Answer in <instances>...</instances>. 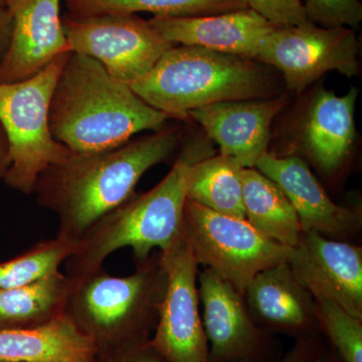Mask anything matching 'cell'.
I'll list each match as a JSON object with an SVG mask.
<instances>
[{
    "mask_svg": "<svg viewBox=\"0 0 362 362\" xmlns=\"http://www.w3.org/2000/svg\"><path fill=\"white\" fill-rule=\"evenodd\" d=\"M71 16L150 13L154 16L194 18L247 8V0H66Z\"/></svg>",
    "mask_w": 362,
    "mask_h": 362,
    "instance_id": "603a6c76",
    "label": "cell"
},
{
    "mask_svg": "<svg viewBox=\"0 0 362 362\" xmlns=\"http://www.w3.org/2000/svg\"><path fill=\"white\" fill-rule=\"evenodd\" d=\"M54 139L76 153L114 148L143 131L160 130L169 117L96 59L71 52L49 104Z\"/></svg>",
    "mask_w": 362,
    "mask_h": 362,
    "instance_id": "7a4b0ae2",
    "label": "cell"
},
{
    "mask_svg": "<svg viewBox=\"0 0 362 362\" xmlns=\"http://www.w3.org/2000/svg\"><path fill=\"white\" fill-rule=\"evenodd\" d=\"M255 168L283 190L296 211L303 233L343 238L358 228V214L335 204L300 157H278L266 152Z\"/></svg>",
    "mask_w": 362,
    "mask_h": 362,
    "instance_id": "9a60e30c",
    "label": "cell"
},
{
    "mask_svg": "<svg viewBox=\"0 0 362 362\" xmlns=\"http://www.w3.org/2000/svg\"><path fill=\"white\" fill-rule=\"evenodd\" d=\"M247 7L279 28L308 21L302 0H247Z\"/></svg>",
    "mask_w": 362,
    "mask_h": 362,
    "instance_id": "4316f807",
    "label": "cell"
},
{
    "mask_svg": "<svg viewBox=\"0 0 362 362\" xmlns=\"http://www.w3.org/2000/svg\"><path fill=\"white\" fill-rule=\"evenodd\" d=\"M285 106L283 97L226 101L194 109L188 117L202 126L221 154L252 168L268 152L271 124Z\"/></svg>",
    "mask_w": 362,
    "mask_h": 362,
    "instance_id": "5bb4252c",
    "label": "cell"
},
{
    "mask_svg": "<svg viewBox=\"0 0 362 362\" xmlns=\"http://www.w3.org/2000/svg\"><path fill=\"white\" fill-rule=\"evenodd\" d=\"M313 297H325L362 319V250L317 233H303L288 259Z\"/></svg>",
    "mask_w": 362,
    "mask_h": 362,
    "instance_id": "7c38bea8",
    "label": "cell"
},
{
    "mask_svg": "<svg viewBox=\"0 0 362 362\" xmlns=\"http://www.w3.org/2000/svg\"><path fill=\"white\" fill-rule=\"evenodd\" d=\"M77 242L58 237L42 240L16 258L0 263V289L21 287L59 271Z\"/></svg>",
    "mask_w": 362,
    "mask_h": 362,
    "instance_id": "cb8c5ba5",
    "label": "cell"
},
{
    "mask_svg": "<svg viewBox=\"0 0 362 362\" xmlns=\"http://www.w3.org/2000/svg\"><path fill=\"white\" fill-rule=\"evenodd\" d=\"M243 296L255 322L264 330L296 340L316 334L315 300L300 284L288 262L257 274Z\"/></svg>",
    "mask_w": 362,
    "mask_h": 362,
    "instance_id": "e0dca14e",
    "label": "cell"
},
{
    "mask_svg": "<svg viewBox=\"0 0 362 362\" xmlns=\"http://www.w3.org/2000/svg\"><path fill=\"white\" fill-rule=\"evenodd\" d=\"M318 328L342 362H362V319L352 316L325 297H313Z\"/></svg>",
    "mask_w": 362,
    "mask_h": 362,
    "instance_id": "d4e9b609",
    "label": "cell"
},
{
    "mask_svg": "<svg viewBox=\"0 0 362 362\" xmlns=\"http://www.w3.org/2000/svg\"><path fill=\"white\" fill-rule=\"evenodd\" d=\"M211 156V143L204 139L190 142L156 187L145 194H133L98 218L81 235L64 263L66 277H82L100 270L111 254L123 247H130L134 261L141 262L154 249L162 251L170 246L182 230L190 170Z\"/></svg>",
    "mask_w": 362,
    "mask_h": 362,
    "instance_id": "3957f363",
    "label": "cell"
},
{
    "mask_svg": "<svg viewBox=\"0 0 362 362\" xmlns=\"http://www.w3.org/2000/svg\"><path fill=\"white\" fill-rule=\"evenodd\" d=\"M244 166L233 157L211 156L195 163L187 181V201L233 218H245Z\"/></svg>",
    "mask_w": 362,
    "mask_h": 362,
    "instance_id": "7402d4cb",
    "label": "cell"
},
{
    "mask_svg": "<svg viewBox=\"0 0 362 362\" xmlns=\"http://www.w3.org/2000/svg\"><path fill=\"white\" fill-rule=\"evenodd\" d=\"M177 129L157 130L114 148L76 153L40 173L33 194L59 218L57 235L77 242L90 225L135 194L150 168L168 160Z\"/></svg>",
    "mask_w": 362,
    "mask_h": 362,
    "instance_id": "6da1fadb",
    "label": "cell"
},
{
    "mask_svg": "<svg viewBox=\"0 0 362 362\" xmlns=\"http://www.w3.org/2000/svg\"><path fill=\"white\" fill-rule=\"evenodd\" d=\"M310 362H342L340 361L339 358H338L337 354H326V352H324V350L322 349V351L320 352V354H317L315 357H314L313 359Z\"/></svg>",
    "mask_w": 362,
    "mask_h": 362,
    "instance_id": "1f68e13d",
    "label": "cell"
},
{
    "mask_svg": "<svg viewBox=\"0 0 362 362\" xmlns=\"http://www.w3.org/2000/svg\"><path fill=\"white\" fill-rule=\"evenodd\" d=\"M63 25L71 52L96 59L112 77L129 86L175 45L135 13L69 14Z\"/></svg>",
    "mask_w": 362,
    "mask_h": 362,
    "instance_id": "ba28073f",
    "label": "cell"
},
{
    "mask_svg": "<svg viewBox=\"0 0 362 362\" xmlns=\"http://www.w3.org/2000/svg\"><path fill=\"white\" fill-rule=\"evenodd\" d=\"M166 287L150 346L166 362H209L199 313V264L182 233L159 251Z\"/></svg>",
    "mask_w": 362,
    "mask_h": 362,
    "instance_id": "30bf717a",
    "label": "cell"
},
{
    "mask_svg": "<svg viewBox=\"0 0 362 362\" xmlns=\"http://www.w3.org/2000/svg\"><path fill=\"white\" fill-rule=\"evenodd\" d=\"M71 52L59 54L37 75L0 84V123L9 147L11 165L4 182L23 194H32L42 171L71 156L49 128V104L54 86Z\"/></svg>",
    "mask_w": 362,
    "mask_h": 362,
    "instance_id": "8992f818",
    "label": "cell"
},
{
    "mask_svg": "<svg viewBox=\"0 0 362 362\" xmlns=\"http://www.w3.org/2000/svg\"><path fill=\"white\" fill-rule=\"evenodd\" d=\"M181 233L197 264L242 295L259 272L288 262L292 249L264 237L246 218L223 216L190 201Z\"/></svg>",
    "mask_w": 362,
    "mask_h": 362,
    "instance_id": "52a82bcc",
    "label": "cell"
},
{
    "mask_svg": "<svg viewBox=\"0 0 362 362\" xmlns=\"http://www.w3.org/2000/svg\"><path fill=\"white\" fill-rule=\"evenodd\" d=\"M245 218L264 237L286 247L296 246L303 235L294 207L283 190L258 169L243 171Z\"/></svg>",
    "mask_w": 362,
    "mask_h": 362,
    "instance_id": "ffe728a7",
    "label": "cell"
},
{
    "mask_svg": "<svg viewBox=\"0 0 362 362\" xmlns=\"http://www.w3.org/2000/svg\"><path fill=\"white\" fill-rule=\"evenodd\" d=\"M307 20L322 28L356 30L362 21L359 0H305Z\"/></svg>",
    "mask_w": 362,
    "mask_h": 362,
    "instance_id": "484cf974",
    "label": "cell"
},
{
    "mask_svg": "<svg viewBox=\"0 0 362 362\" xmlns=\"http://www.w3.org/2000/svg\"><path fill=\"white\" fill-rule=\"evenodd\" d=\"M358 40L351 28H322L307 21L267 35L255 61L277 69L288 89L301 93L328 71L346 77L358 75Z\"/></svg>",
    "mask_w": 362,
    "mask_h": 362,
    "instance_id": "9c48e42d",
    "label": "cell"
},
{
    "mask_svg": "<svg viewBox=\"0 0 362 362\" xmlns=\"http://www.w3.org/2000/svg\"><path fill=\"white\" fill-rule=\"evenodd\" d=\"M11 33V21L7 11L6 0H0V63L8 47Z\"/></svg>",
    "mask_w": 362,
    "mask_h": 362,
    "instance_id": "f546056e",
    "label": "cell"
},
{
    "mask_svg": "<svg viewBox=\"0 0 362 362\" xmlns=\"http://www.w3.org/2000/svg\"><path fill=\"white\" fill-rule=\"evenodd\" d=\"M322 349L316 334L300 338L278 362H310Z\"/></svg>",
    "mask_w": 362,
    "mask_h": 362,
    "instance_id": "f1b7e54d",
    "label": "cell"
},
{
    "mask_svg": "<svg viewBox=\"0 0 362 362\" xmlns=\"http://www.w3.org/2000/svg\"><path fill=\"white\" fill-rule=\"evenodd\" d=\"M11 165V147L4 126L0 123V180H4Z\"/></svg>",
    "mask_w": 362,
    "mask_h": 362,
    "instance_id": "4dcf8cb0",
    "label": "cell"
},
{
    "mask_svg": "<svg viewBox=\"0 0 362 362\" xmlns=\"http://www.w3.org/2000/svg\"><path fill=\"white\" fill-rule=\"evenodd\" d=\"M209 362H269L270 332L259 327L242 294L209 269L199 273Z\"/></svg>",
    "mask_w": 362,
    "mask_h": 362,
    "instance_id": "8fae6325",
    "label": "cell"
},
{
    "mask_svg": "<svg viewBox=\"0 0 362 362\" xmlns=\"http://www.w3.org/2000/svg\"><path fill=\"white\" fill-rule=\"evenodd\" d=\"M68 287V277L59 270L30 284L0 289V328L33 327L63 315Z\"/></svg>",
    "mask_w": 362,
    "mask_h": 362,
    "instance_id": "44dd1931",
    "label": "cell"
},
{
    "mask_svg": "<svg viewBox=\"0 0 362 362\" xmlns=\"http://www.w3.org/2000/svg\"><path fill=\"white\" fill-rule=\"evenodd\" d=\"M98 349L63 315L28 328H0V362H95Z\"/></svg>",
    "mask_w": 362,
    "mask_h": 362,
    "instance_id": "d6986e66",
    "label": "cell"
},
{
    "mask_svg": "<svg viewBox=\"0 0 362 362\" xmlns=\"http://www.w3.org/2000/svg\"><path fill=\"white\" fill-rule=\"evenodd\" d=\"M150 25L175 45L255 59L262 40L277 30L251 8L194 18L153 16Z\"/></svg>",
    "mask_w": 362,
    "mask_h": 362,
    "instance_id": "2e32d148",
    "label": "cell"
},
{
    "mask_svg": "<svg viewBox=\"0 0 362 362\" xmlns=\"http://www.w3.org/2000/svg\"><path fill=\"white\" fill-rule=\"evenodd\" d=\"M272 83L268 71L255 59L175 45L130 87L169 119L182 120L207 105L269 99Z\"/></svg>",
    "mask_w": 362,
    "mask_h": 362,
    "instance_id": "5b68a950",
    "label": "cell"
},
{
    "mask_svg": "<svg viewBox=\"0 0 362 362\" xmlns=\"http://www.w3.org/2000/svg\"><path fill=\"white\" fill-rule=\"evenodd\" d=\"M357 96L356 88L343 96L324 89L317 90L305 118V149L316 165L328 175L342 165L354 144Z\"/></svg>",
    "mask_w": 362,
    "mask_h": 362,
    "instance_id": "ac0fdd59",
    "label": "cell"
},
{
    "mask_svg": "<svg viewBox=\"0 0 362 362\" xmlns=\"http://www.w3.org/2000/svg\"><path fill=\"white\" fill-rule=\"evenodd\" d=\"M95 362H166L150 346L149 341L119 351L98 354Z\"/></svg>",
    "mask_w": 362,
    "mask_h": 362,
    "instance_id": "83f0119b",
    "label": "cell"
},
{
    "mask_svg": "<svg viewBox=\"0 0 362 362\" xmlns=\"http://www.w3.org/2000/svg\"><path fill=\"white\" fill-rule=\"evenodd\" d=\"M68 281L64 314L94 342L98 354L149 341L166 287L159 252L136 262L126 277L102 268Z\"/></svg>",
    "mask_w": 362,
    "mask_h": 362,
    "instance_id": "277c9868",
    "label": "cell"
},
{
    "mask_svg": "<svg viewBox=\"0 0 362 362\" xmlns=\"http://www.w3.org/2000/svg\"><path fill=\"white\" fill-rule=\"evenodd\" d=\"M62 0H6L11 21L8 47L0 63V84L37 75L52 59L70 51Z\"/></svg>",
    "mask_w": 362,
    "mask_h": 362,
    "instance_id": "4fadbf2b",
    "label": "cell"
}]
</instances>
